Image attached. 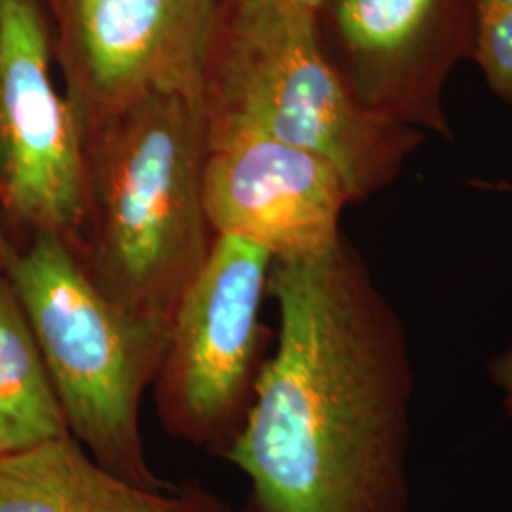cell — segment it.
<instances>
[{
  "mask_svg": "<svg viewBox=\"0 0 512 512\" xmlns=\"http://www.w3.org/2000/svg\"><path fill=\"white\" fill-rule=\"evenodd\" d=\"M279 332L226 452L241 512H408L414 368L399 313L348 241L274 260Z\"/></svg>",
  "mask_w": 512,
  "mask_h": 512,
  "instance_id": "cell-1",
  "label": "cell"
},
{
  "mask_svg": "<svg viewBox=\"0 0 512 512\" xmlns=\"http://www.w3.org/2000/svg\"><path fill=\"white\" fill-rule=\"evenodd\" d=\"M82 128L84 222L71 247L110 302L169 323L215 239L203 207L202 103L148 95Z\"/></svg>",
  "mask_w": 512,
  "mask_h": 512,
  "instance_id": "cell-2",
  "label": "cell"
},
{
  "mask_svg": "<svg viewBox=\"0 0 512 512\" xmlns=\"http://www.w3.org/2000/svg\"><path fill=\"white\" fill-rule=\"evenodd\" d=\"M207 143L260 135L336 165L359 203L393 183L425 135L366 109L300 0H230L202 93Z\"/></svg>",
  "mask_w": 512,
  "mask_h": 512,
  "instance_id": "cell-3",
  "label": "cell"
},
{
  "mask_svg": "<svg viewBox=\"0 0 512 512\" xmlns=\"http://www.w3.org/2000/svg\"><path fill=\"white\" fill-rule=\"evenodd\" d=\"M4 260L69 433L114 475L152 490L173 488L154 473L141 429V404L160 368L169 323L110 302L71 243L54 232H35L21 253Z\"/></svg>",
  "mask_w": 512,
  "mask_h": 512,
  "instance_id": "cell-4",
  "label": "cell"
},
{
  "mask_svg": "<svg viewBox=\"0 0 512 512\" xmlns=\"http://www.w3.org/2000/svg\"><path fill=\"white\" fill-rule=\"evenodd\" d=\"M274 258L217 236L171 315L152 393L171 440L224 458L253 406L268 357L260 306Z\"/></svg>",
  "mask_w": 512,
  "mask_h": 512,
  "instance_id": "cell-5",
  "label": "cell"
},
{
  "mask_svg": "<svg viewBox=\"0 0 512 512\" xmlns=\"http://www.w3.org/2000/svg\"><path fill=\"white\" fill-rule=\"evenodd\" d=\"M37 0H0V202L35 232L76 243L84 222V128L50 71Z\"/></svg>",
  "mask_w": 512,
  "mask_h": 512,
  "instance_id": "cell-6",
  "label": "cell"
},
{
  "mask_svg": "<svg viewBox=\"0 0 512 512\" xmlns=\"http://www.w3.org/2000/svg\"><path fill=\"white\" fill-rule=\"evenodd\" d=\"M220 0H63L61 57L80 124L158 93L202 103Z\"/></svg>",
  "mask_w": 512,
  "mask_h": 512,
  "instance_id": "cell-7",
  "label": "cell"
},
{
  "mask_svg": "<svg viewBox=\"0 0 512 512\" xmlns=\"http://www.w3.org/2000/svg\"><path fill=\"white\" fill-rule=\"evenodd\" d=\"M330 59L376 116L452 139L444 88L469 59L473 0H325Z\"/></svg>",
  "mask_w": 512,
  "mask_h": 512,
  "instance_id": "cell-8",
  "label": "cell"
},
{
  "mask_svg": "<svg viewBox=\"0 0 512 512\" xmlns=\"http://www.w3.org/2000/svg\"><path fill=\"white\" fill-rule=\"evenodd\" d=\"M348 186L327 158L260 135L207 143L203 207L213 236L239 238L274 260L323 253L342 238Z\"/></svg>",
  "mask_w": 512,
  "mask_h": 512,
  "instance_id": "cell-9",
  "label": "cell"
},
{
  "mask_svg": "<svg viewBox=\"0 0 512 512\" xmlns=\"http://www.w3.org/2000/svg\"><path fill=\"white\" fill-rule=\"evenodd\" d=\"M0 512H236L200 484L152 490L114 475L71 433L0 454Z\"/></svg>",
  "mask_w": 512,
  "mask_h": 512,
  "instance_id": "cell-10",
  "label": "cell"
},
{
  "mask_svg": "<svg viewBox=\"0 0 512 512\" xmlns=\"http://www.w3.org/2000/svg\"><path fill=\"white\" fill-rule=\"evenodd\" d=\"M67 433L33 330L10 281L0 277V454Z\"/></svg>",
  "mask_w": 512,
  "mask_h": 512,
  "instance_id": "cell-11",
  "label": "cell"
},
{
  "mask_svg": "<svg viewBox=\"0 0 512 512\" xmlns=\"http://www.w3.org/2000/svg\"><path fill=\"white\" fill-rule=\"evenodd\" d=\"M469 59L495 97L512 105V0H473Z\"/></svg>",
  "mask_w": 512,
  "mask_h": 512,
  "instance_id": "cell-12",
  "label": "cell"
},
{
  "mask_svg": "<svg viewBox=\"0 0 512 512\" xmlns=\"http://www.w3.org/2000/svg\"><path fill=\"white\" fill-rule=\"evenodd\" d=\"M488 376L501 395V404L507 418L512 421V344L497 353L488 363Z\"/></svg>",
  "mask_w": 512,
  "mask_h": 512,
  "instance_id": "cell-13",
  "label": "cell"
},
{
  "mask_svg": "<svg viewBox=\"0 0 512 512\" xmlns=\"http://www.w3.org/2000/svg\"><path fill=\"white\" fill-rule=\"evenodd\" d=\"M300 2H304V4H308V6H311V8L319 10V6H321L325 0H300Z\"/></svg>",
  "mask_w": 512,
  "mask_h": 512,
  "instance_id": "cell-14",
  "label": "cell"
},
{
  "mask_svg": "<svg viewBox=\"0 0 512 512\" xmlns=\"http://www.w3.org/2000/svg\"><path fill=\"white\" fill-rule=\"evenodd\" d=\"M511 190H512V184H511Z\"/></svg>",
  "mask_w": 512,
  "mask_h": 512,
  "instance_id": "cell-15",
  "label": "cell"
}]
</instances>
